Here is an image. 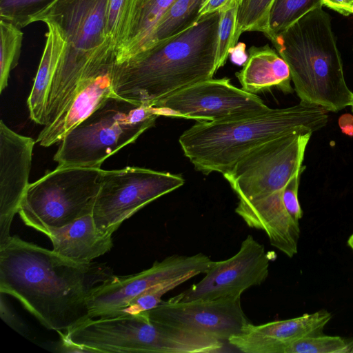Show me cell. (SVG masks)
<instances>
[{"mask_svg": "<svg viewBox=\"0 0 353 353\" xmlns=\"http://www.w3.org/2000/svg\"><path fill=\"white\" fill-rule=\"evenodd\" d=\"M23 37L20 28L0 19V93L8 86L10 72L18 64Z\"/></svg>", "mask_w": 353, "mask_h": 353, "instance_id": "484cf974", "label": "cell"}, {"mask_svg": "<svg viewBox=\"0 0 353 353\" xmlns=\"http://www.w3.org/2000/svg\"><path fill=\"white\" fill-rule=\"evenodd\" d=\"M328 111L301 101L217 121H199L185 130L179 143L196 170L224 174L246 153L272 139L290 134L313 133L328 121Z\"/></svg>", "mask_w": 353, "mask_h": 353, "instance_id": "3957f363", "label": "cell"}, {"mask_svg": "<svg viewBox=\"0 0 353 353\" xmlns=\"http://www.w3.org/2000/svg\"><path fill=\"white\" fill-rule=\"evenodd\" d=\"M322 5V0H273L269 12V40Z\"/></svg>", "mask_w": 353, "mask_h": 353, "instance_id": "d4e9b609", "label": "cell"}, {"mask_svg": "<svg viewBox=\"0 0 353 353\" xmlns=\"http://www.w3.org/2000/svg\"><path fill=\"white\" fill-rule=\"evenodd\" d=\"M163 116L217 121L270 109L256 94L238 88L228 78L210 79L157 102Z\"/></svg>", "mask_w": 353, "mask_h": 353, "instance_id": "8fae6325", "label": "cell"}, {"mask_svg": "<svg viewBox=\"0 0 353 353\" xmlns=\"http://www.w3.org/2000/svg\"><path fill=\"white\" fill-rule=\"evenodd\" d=\"M248 1V0H243V1H242V2H245V1Z\"/></svg>", "mask_w": 353, "mask_h": 353, "instance_id": "ab89813d", "label": "cell"}, {"mask_svg": "<svg viewBox=\"0 0 353 353\" xmlns=\"http://www.w3.org/2000/svg\"><path fill=\"white\" fill-rule=\"evenodd\" d=\"M347 245L353 250V234L348 239Z\"/></svg>", "mask_w": 353, "mask_h": 353, "instance_id": "8d00e7d4", "label": "cell"}, {"mask_svg": "<svg viewBox=\"0 0 353 353\" xmlns=\"http://www.w3.org/2000/svg\"><path fill=\"white\" fill-rule=\"evenodd\" d=\"M48 27L45 47L27 100L30 119L37 124L45 125L47 99L51 84L65 50L66 41L59 28L53 23Z\"/></svg>", "mask_w": 353, "mask_h": 353, "instance_id": "44dd1931", "label": "cell"}, {"mask_svg": "<svg viewBox=\"0 0 353 353\" xmlns=\"http://www.w3.org/2000/svg\"><path fill=\"white\" fill-rule=\"evenodd\" d=\"M350 353H353V341H352V342H351V346H350Z\"/></svg>", "mask_w": 353, "mask_h": 353, "instance_id": "74e56055", "label": "cell"}, {"mask_svg": "<svg viewBox=\"0 0 353 353\" xmlns=\"http://www.w3.org/2000/svg\"><path fill=\"white\" fill-rule=\"evenodd\" d=\"M147 313L152 321L223 342L251 323L243 310L241 297L189 301L172 297Z\"/></svg>", "mask_w": 353, "mask_h": 353, "instance_id": "5bb4252c", "label": "cell"}, {"mask_svg": "<svg viewBox=\"0 0 353 353\" xmlns=\"http://www.w3.org/2000/svg\"><path fill=\"white\" fill-rule=\"evenodd\" d=\"M351 342L339 336L312 335L290 344L284 353H350Z\"/></svg>", "mask_w": 353, "mask_h": 353, "instance_id": "4dcf8cb0", "label": "cell"}, {"mask_svg": "<svg viewBox=\"0 0 353 353\" xmlns=\"http://www.w3.org/2000/svg\"><path fill=\"white\" fill-rule=\"evenodd\" d=\"M283 190L257 199L239 200L235 212L250 228L263 230L272 246L292 258L298 251L299 222L285 208Z\"/></svg>", "mask_w": 353, "mask_h": 353, "instance_id": "ac0fdd59", "label": "cell"}, {"mask_svg": "<svg viewBox=\"0 0 353 353\" xmlns=\"http://www.w3.org/2000/svg\"><path fill=\"white\" fill-rule=\"evenodd\" d=\"M312 133L290 134L252 149L223 175L239 200L250 201L282 190L302 165Z\"/></svg>", "mask_w": 353, "mask_h": 353, "instance_id": "9c48e42d", "label": "cell"}, {"mask_svg": "<svg viewBox=\"0 0 353 353\" xmlns=\"http://www.w3.org/2000/svg\"><path fill=\"white\" fill-rule=\"evenodd\" d=\"M273 0H248L242 2L238 12L235 41L244 32L258 31L269 35V12Z\"/></svg>", "mask_w": 353, "mask_h": 353, "instance_id": "83f0119b", "label": "cell"}, {"mask_svg": "<svg viewBox=\"0 0 353 353\" xmlns=\"http://www.w3.org/2000/svg\"><path fill=\"white\" fill-rule=\"evenodd\" d=\"M339 126L344 133L353 136V116L348 114L341 116L339 119Z\"/></svg>", "mask_w": 353, "mask_h": 353, "instance_id": "d590c367", "label": "cell"}, {"mask_svg": "<svg viewBox=\"0 0 353 353\" xmlns=\"http://www.w3.org/2000/svg\"><path fill=\"white\" fill-rule=\"evenodd\" d=\"M36 141L0 121V247L11 238L10 227L30 185Z\"/></svg>", "mask_w": 353, "mask_h": 353, "instance_id": "9a60e30c", "label": "cell"}, {"mask_svg": "<svg viewBox=\"0 0 353 353\" xmlns=\"http://www.w3.org/2000/svg\"><path fill=\"white\" fill-rule=\"evenodd\" d=\"M305 168V166L290 179L282 192L283 201L285 208L291 216L298 222H299V220L303 216V211L298 199L299 177Z\"/></svg>", "mask_w": 353, "mask_h": 353, "instance_id": "1f68e13d", "label": "cell"}, {"mask_svg": "<svg viewBox=\"0 0 353 353\" xmlns=\"http://www.w3.org/2000/svg\"><path fill=\"white\" fill-rule=\"evenodd\" d=\"M205 1L175 0L154 27L141 52L196 25L201 19L199 12Z\"/></svg>", "mask_w": 353, "mask_h": 353, "instance_id": "7402d4cb", "label": "cell"}, {"mask_svg": "<svg viewBox=\"0 0 353 353\" xmlns=\"http://www.w3.org/2000/svg\"><path fill=\"white\" fill-rule=\"evenodd\" d=\"M242 89L256 94L276 88L285 94L292 93L288 65L269 45L252 46L242 69L236 73Z\"/></svg>", "mask_w": 353, "mask_h": 353, "instance_id": "ffe728a7", "label": "cell"}, {"mask_svg": "<svg viewBox=\"0 0 353 353\" xmlns=\"http://www.w3.org/2000/svg\"><path fill=\"white\" fill-rule=\"evenodd\" d=\"M270 41L288 65L301 101L334 112L350 105L353 92L345 83L331 18L323 6Z\"/></svg>", "mask_w": 353, "mask_h": 353, "instance_id": "277c9868", "label": "cell"}, {"mask_svg": "<svg viewBox=\"0 0 353 353\" xmlns=\"http://www.w3.org/2000/svg\"><path fill=\"white\" fill-rule=\"evenodd\" d=\"M270 260L264 245L249 234L234 255L214 261L200 281L172 298L189 301L241 297L245 290L266 280Z\"/></svg>", "mask_w": 353, "mask_h": 353, "instance_id": "4fadbf2b", "label": "cell"}, {"mask_svg": "<svg viewBox=\"0 0 353 353\" xmlns=\"http://www.w3.org/2000/svg\"><path fill=\"white\" fill-rule=\"evenodd\" d=\"M65 336L92 352L209 353L214 345L205 335L152 321L147 312L89 318Z\"/></svg>", "mask_w": 353, "mask_h": 353, "instance_id": "52a82bcc", "label": "cell"}, {"mask_svg": "<svg viewBox=\"0 0 353 353\" xmlns=\"http://www.w3.org/2000/svg\"><path fill=\"white\" fill-rule=\"evenodd\" d=\"M175 0H142L131 35L118 52V63L141 53L154 27Z\"/></svg>", "mask_w": 353, "mask_h": 353, "instance_id": "603a6c76", "label": "cell"}, {"mask_svg": "<svg viewBox=\"0 0 353 353\" xmlns=\"http://www.w3.org/2000/svg\"><path fill=\"white\" fill-rule=\"evenodd\" d=\"M54 1L0 0V18L22 28L33 23L34 17Z\"/></svg>", "mask_w": 353, "mask_h": 353, "instance_id": "f1b7e54d", "label": "cell"}, {"mask_svg": "<svg viewBox=\"0 0 353 353\" xmlns=\"http://www.w3.org/2000/svg\"><path fill=\"white\" fill-rule=\"evenodd\" d=\"M228 1L229 0H206L200 10V18L201 19L204 16L219 12L222 6Z\"/></svg>", "mask_w": 353, "mask_h": 353, "instance_id": "e575fe53", "label": "cell"}, {"mask_svg": "<svg viewBox=\"0 0 353 353\" xmlns=\"http://www.w3.org/2000/svg\"><path fill=\"white\" fill-rule=\"evenodd\" d=\"M112 275L105 263H76L16 235L0 247V292L57 332L89 319L91 290Z\"/></svg>", "mask_w": 353, "mask_h": 353, "instance_id": "6da1fadb", "label": "cell"}, {"mask_svg": "<svg viewBox=\"0 0 353 353\" xmlns=\"http://www.w3.org/2000/svg\"><path fill=\"white\" fill-rule=\"evenodd\" d=\"M350 105L352 107V111L353 112V95Z\"/></svg>", "mask_w": 353, "mask_h": 353, "instance_id": "f35d334b", "label": "cell"}, {"mask_svg": "<svg viewBox=\"0 0 353 353\" xmlns=\"http://www.w3.org/2000/svg\"><path fill=\"white\" fill-rule=\"evenodd\" d=\"M184 182L181 174L145 168L103 170L92 213L96 227L102 232L113 234L140 209Z\"/></svg>", "mask_w": 353, "mask_h": 353, "instance_id": "30bf717a", "label": "cell"}, {"mask_svg": "<svg viewBox=\"0 0 353 353\" xmlns=\"http://www.w3.org/2000/svg\"><path fill=\"white\" fill-rule=\"evenodd\" d=\"M322 5L347 16L350 14V10L353 7V0H322Z\"/></svg>", "mask_w": 353, "mask_h": 353, "instance_id": "836d02e7", "label": "cell"}, {"mask_svg": "<svg viewBox=\"0 0 353 353\" xmlns=\"http://www.w3.org/2000/svg\"><path fill=\"white\" fill-rule=\"evenodd\" d=\"M46 235L57 254L79 263H89L109 252L112 233L97 229L92 214L59 228L50 229Z\"/></svg>", "mask_w": 353, "mask_h": 353, "instance_id": "d6986e66", "label": "cell"}, {"mask_svg": "<svg viewBox=\"0 0 353 353\" xmlns=\"http://www.w3.org/2000/svg\"><path fill=\"white\" fill-rule=\"evenodd\" d=\"M192 277L194 276L191 274L185 275L151 287L132 299L118 315L137 314L154 308L161 302V298L165 293Z\"/></svg>", "mask_w": 353, "mask_h": 353, "instance_id": "f546056e", "label": "cell"}, {"mask_svg": "<svg viewBox=\"0 0 353 353\" xmlns=\"http://www.w3.org/2000/svg\"><path fill=\"white\" fill-rule=\"evenodd\" d=\"M103 170L63 167L30 183L18 214L25 225L46 234L92 213Z\"/></svg>", "mask_w": 353, "mask_h": 353, "instance_id": "ba28073f", "label": "cell"}, {"mask_svg": "<svg viewBox=\"0 0 353 353\" xmlns=\"http://www.w3.org/2000/svg\"><path fill=\"white\" fill-rule=\"evenodd\" d=\"M160 116L152 106L110 97L65 136L54 160L57 166L101 168L108 157L135 142Z\"/></svg>", "mask_w": 353, "mask_h": 353, "instance_id": "8992f818", "label": "cell"}, {"mask_svg": "<svg viewBox=\"0 0 353 353\" xmlns=\"http://www.w3.org/2000/svg\"><path fill=\"white\" fill-rule=\"evenodd\" d=\"M243 0H229L219 10L220 14L216 48V67H223L236 47L235 30L239 7Z\"/></svg>", "mask_w": 353, "mask_h": 353, "instance_id": "4316f807", "label": "cell"}, {"mask_svg": "<svg viewBox=\"0 0 353 353\" xmlns=\"http://www.w3.org/2000/svg\"><path fill=\"white\" fill-rule=\"evenodd\" d=\"M332 314L321 310L293 319L261 325L250 323L243 331L231 336L228 343L245 353H284L287 347L303 337L323 334Z\"/></svg>", "mask_w": 353, "mask_h": 353, "instance_id": "e0dca14e", "label": "cell"}, {"mask_svg": "<svg viewBox=\"0 0 353 353\" xmlns=\"http://www.w3.org/2000/svg\"><path fill=\"white\" fill-rule=\"evenodd\" d=\"M141 2L142 0H109L107 32L117 54L131 35Z\"/></svg>", "mask_w": 353, "mask_h": 353, "instance_id": "cb8c5ba5", "label": "cell"}, {"mask_svg": "<svg viewBox=\"0 0 353 353\" xmlns=\"http://www.w3.org/2000/svg\"><path fill=\"white\" fill-rule=\"evenodd\" d=\"M108 4L109 0H55L34 17L33 23H55L66 41L49 91L45 125L60 114L88 70L117 61L107 32Z\"/></svg>", "mask_w": 353, "mask_h": 353, "instance_id": "5b68a950", "label": "cell"}, {"mask_svg": "<svg viewBox=\"0 0 353 353\" xmlns=\"http://www.w3.org/2000/svg\"><path fill=\"white\" fill-rule=\"evenodd\" d=\"M117 61L88 70L60 114L44 125L36 143L43 147L59 143L74 127L85 120L108 99L117 97L114 90V78Z\"/></svg>", "mask_w": 353, "mask_h": 353, "instance_id": "2e32d148", "label": "cell"}, {"mask_svg": "<svg viewBox=\"0 0 353 353\" xmlns=\"http://www.w3.org/2000/svg\"><path fill=\"white\" fill-rule=\"evenodd\" d=\"M0 315L5 323L21 334L24 335L27 332L23 323L8 305L3 296V293H1Z\"/></svg>", "mask_w": 353, "mask_h": 353, "instance_id": "d6a6232c", "label": "cell"}, {"mask_svg": "<svg viewBox=\"0 0 353 353\" xmlns=\"http://www.w3.org/2000/svg\"><path fill=\"white\" fill-rule=\"evenodd\" d=\"M220 14L203 17L176 37L117 64L114 90L126 100L152 106L159 101L218 70L216 48Z\"/></svg>", "mask_w": 353, "mask_h": 353, "instance_id": "7a4b0ae2", "label": "cell"}, {"mask_svg": "<svg viewBox=\"0 0 353 353\" xmlns=\"http://www.w3.org/2000/svg\"><path fill=\"white\" fill-rule=\"evenodd\" d=\"M214 261L207 255H172L139 273L112 275L91 290L88 299L91 319L117 316L129 302L151 287L185 275L205 274Z\"/></svg>", "mask_w": 353, "mask_h": 353, "instance_id": "7c38bea8", "label": "cell"}]
</instances>
